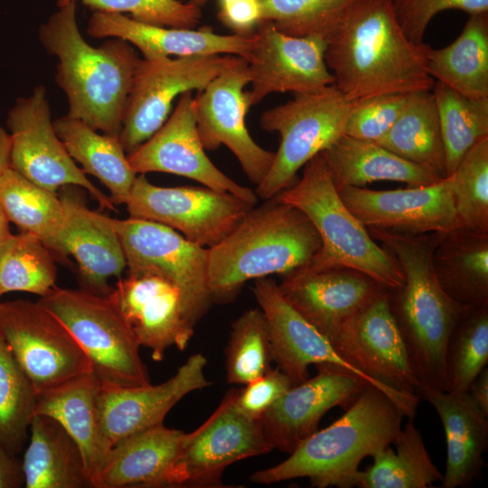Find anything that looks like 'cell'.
<instances>
[{
	"instance_id": "cell-1",
	"label": "cell",
	"mask_w": 488,
	"mask_h": 488,
	"mask_svg": "<svg viewBox=\"0 0 488 488\" xmlns=\"http://www.w3.org/2000/svg\"><path fill=\"white\" fill-rule=\"evenodd\" d=\"M324 59L351 103L383 94L431 90L429 46L405 35L392 0H355L326 36Z\"/></svg>"
},
{
	"instance_id": "cell-2",
	"label": "cell",
	"mask_w": 488,
	"mask_h": 488,
	"mask_svg": "<svg viewBox=\"0 0 488 488\" xmlns=\"http://www.w3.org/2000/svg\"><path fill=\"white\" fill-rule=\"evenodd\" d=\"M368 231L402 270L404 283L389 290V300L420 386L447 391L446 344L455 325L472 306L455 301L439 283L433 257L440 233L409 235L372 228Z\"/></svg>"
},
{
	"instance_id": "cell-3",
	"label": "cell",
	"mask_w": 488,
	"mask_h": 488,
	"mask_svg": "<svg viewBox=\"0 0 488 488\" xmlns=\"http://www.w3.org/2000/svg\"><path fill=\"white\" fill-rule=\"evenodd\" d=\"M40 27L39 41L57 58L55 80L68 100V115L103 134L118 136L134 72L140 58L133 45L110 38L89 44L76 17V2Z\"/></svg>"
},
{
	"instance_id": "cell-4",
	"label": "cell",
	"mask_w": 488,
	"mask_h": 488,
	"mask_svg": "<svg viewBox=\"0 0 488 488\" xmlns=\"http://www.w3.org/2000/svg\"><path fill=\"white\" fill-rule=\"evenodd\" d=\"M404 417L386 393L367 384L342 417L314 432L286 460L249 479L272 484L304 477L317 488L356 486L361 461L393 443Z\"/></svg>"
},
{
	"instance_id": "cell-5",
	"label": "cell",
	"mask_w": 488,
	"mask_h": 488,
	"mask_svg": "<svg viewBox=\"0 0 488 488\" xmlns=\"http://www.w3.org/2000/svg\"><path fill=\"white\" fill-rule=\"evenodd\" d=\"M265 201L208 249V286L213 303H231L246 282L274 274L286 276L309 264L320 250V237L305 214L273 198Z\"/></svg>"
},
{
	"instance_id": "cell-6",
	"label": "cell",
	"mask_w": 488,
	"mask_h": 488,
	"mask_svg": "<svg viewBox=\"0 0 488 488\" xmlns=\"http://www.w3.org/2000/svg\"><path fill=\"white\" fill-rule=\"evenodd\" d=\"M272 198L300 210L315 228L321 249L306 266L348 267L388 290L402 286V270L346 207L321 154L305 164L301 179Z\"/></svg>"
},
{
	"instance_id": "cell-7",
	"label": "cell",
	"mask_w": 488,
	"mask_h": 488,
	"mask_svg": "<svg viewBox=\"0 0 488 488\" xmlns=\"http://www.w3.org/2000/svg\"><path fill=\"white\" fill-rule=\"evenodd\" d=\"M38 303L70 332L101 384L136 387L151 384L138 344L108 296L54 286Z\"/></svg>"
},
{
	"instance_id": "cell-8",
	"label": "cell",
	"mask_w": 488,
	"mask_h": 488,
	"mask_svg": "<svg viewBox=\"0 0 488 488\" xmlns=\"http://www.w3.org/2000/svg\"><path fill=\"white\" fill-rule=\"evenodd\" d=\"M351 104L333 84L264 111L261 127L278 133L280 142L257 196L267 200L289 187L307 162L344 135Z\"/></svg>"
},
{
	"instance_id": "cell-9",
	"label": "cell",
	"mask_w": 488,
	"mask_h": 488,
	"mask_svg": "<svg viewBox=\"0 0 488 488\" xmlns=\"http://www.w3.org/2000/svg\"><path fill=\"white\" fill-rule=\"evenodd\" d=\"M128 274L157 275L181 292L188 324L194 328L212 302L208 286V249L157 222L112 219Z\"/></svg>"
},
{
	"instance_id": "cell-10",
	"label": "cell",
	"mask_w": 488,
	"mask_h": 488,
	"mask_svg": "<svg viewBox=\"0 0 488 488\" xmlns=\"http://www.w3.org/2000/svg\"><path fill=\"white\" fill-rule=\"evenodd\" d=\"M0 336L37 394L91 371L68 328L38 301L1 302Z\"/></svg>"
},
{
	"instance_id": "cell-11",
	"label": "cell",
	"mask_w": 488,
	"mask_h": 488,
	"mask_svg": "<svg viewBox=\"0 0 488 488\" xmlns=\"http://www.w3.org/2000/svg\"><path fill=\"white\" fill-rule=\"evenodd\" d=\"M235 391L229 390L215 411L187 433L163 487H222V474L229 465L273 450L260 420L249 418L235 406Z\"/></svg>"
},
{
	"instance_id": "cell-12",
	"label": "cell",
	"mask_w": 488,
	"mask_h": 488,
	"mask_svg": "<svg viewBox=\"0 0 488 488\" xmlns=\"http://www.w3.org/2000/svg\"><path fill=\"white\" fill-rule=\"evenodd\" d=\"M129 217L152 221L211 249L224 239L254 204L209 187H161L136 175L126 202Z\"/></svg>"
},
{
	"instance_id": "cell-13",
	"label": "cell",
	"mask_w": 488,
	"mask_h": 488,
	"mask_svg": "<svg viewBox=\"0 0 488 488\" xmlns=\"http://www.w3.org/2000/svg\"><path fill=\"white\" fill-rule=\"evenodd\" d=\"M235 55H194L140 59L127 99L118 138L127 154L165 122L183 93L202 91Z\"/></svg>"
},
{
	"instance_id": "cell-14",
	"label": "cell",
	"mask_w": 488,
	"mask_h": 488,
	"mask_svg": "<svg viewBox=\"0 0 488 488\" xmlns=\"http://www.w3.org/2000/svg\"><path fill=\"white\" fill-rule=\"evenodd\" d=\"M252 292L267 324L273 361L293 385L309 378L310 365H334L381 389L398 404L405 417L413 419L420 399L406 397L387 388L343 358L328 338L286 300L274 280L255 279Z\"/></svg>"
},
{
	"instance_id": "cell-15",
	"label": "cell",
	"mask_w": 488,
	"mask_h": 488,
	"mask_svg": "<svg viewBox=\"0 0 488 488\" xmlns=\"http://www.w3.org/2000/svg\"><path fill=\"white\" fill-rule=\"evenodd\" d=\"M10 167L52 192L67 185L86 189L101 209L115 211L110 198L96 187L70 156L57 136L46 89L39 85L20 97L7 117Z\"/></svg>"
},
{
	"instance_id": "cell-16",
	"label": "cell",
	"mask_w": 488,
	"mask_h": 488,
	"mask_svg": "<svg viewBox=\"0 0 488 488\" xmlns=\"http://www.w3.org/2000/svg\"><path fill=\"white\" fill-rule=\"evenodd\" d=\"M249 81L248 61L235 55L194 98V111L204 149L227 146L249 180L258 185L267 174L275 153L258 145L247 128L245 117L249 107L245 87Z\"/></svg>"
},
{
	"instance_id": "cell-17",
	"label": "cell",
	"mask_w": 488,
	"mask_h": 488,
	"mask_svg": "<svg viewBox=\"0 0 488 488\" xmlns=\"http://www.w3.org/2000/svg\"><path fill=\"white\" fill-rule=\"evenodd\" d=\"M326 43L322 35L291 36L260 23L246 60L251 85L245 91L249 107L271 93H313L334 84L324 59Z\"/></svg>"
},
{
	"instance_id": "cell-18",
	"label": "cell",
	"mask_w": 488,
	"mask_h": 488,
	"mask_svg": "<svg viewBox=\"0 0 488 488\" xmlns=\"http://www.w3.org/2000/svg\"><path fill=\"white\" fill-rule=\"evenodd\" d=\"M127 156L136 174L160 172L181 175L257 203L255 192L227 176L206 155L197 129L192 91L183 93L161 127Z\"/></svg>"
},
{
	"instance_id": "cell-19",
	"label": "cell",
	"mask_w": 488,
	"mask_h": 488,
	"mask_svg": "<svg viewBox=\"0 0 488 488\" xmlns=\"http://www.w3.org/2000/svg\"><path fill=\"white\" fill-rule=\"evenodd\" d=\"M338 193L368 229L420 235L447 233L461 228L451 192V178L425 186L375 191L344 187Z\"/></svg>"
},
{
	"instance_id": "cell-20",
	"label": "cell",
	"mask_w": 488,
	"mask_h": 488,
	"mask_svg": "<svg viewBox=\"0 0 488 488\" xmlns=\"http://www.w3.org/2000/svg\"><path fill=\"white\" fill-rule=\"evenodd\" d=\"M332 344L343 358L387 388L418 398L420 383L392 314L389 290L346 324Z\"/></svg>"
},
{
	"instance_id": "cell-21",
	"label": "cell",
	"mask_w": 488,
	"mask_h": 488,
	"mask_svg": "<svg viewBox=\"0 0 488 488\" xmlns=\"http://www.w3.org/2000/svg\"><path fill=\"white\" fill-rule=\"evenodd\" d=\"M278 287L286 300L331 343L346 324L388 290L352 268L310 266L284 276Z\"/></svg>"
},
{
	"instance_id": "cell-22",
	"label": "cell",
	"mask_w": 488,
	"mask_h": 488,
	"mask_svg": "<svg viewBox=\"0 0 488 488\" xmlns=\"http://www.w3.org/2000/svg\"><path fill=\"white\" fill-rule=\"evenodd\" d=\"M316 368L315 376L293 385L262 417V429L273 450L293 453L318 430L327 411L348 407L368 384L334 365Z\"/></svg>"
},
{
	"instance_id": "cell-23",
	"label": "cell",
	"mask_w": 488,
	"mask_h": 488,
	"mask_svg": "<svg viewBox=\"0 0 488 488\" xmlns=\"http://www.w3.org/2000/svg\"><path fill=\"white\" fill-rule=\"evenodd\" d=\"M108 297L155 361H162L172 346L187 348L194 328L186 320L180 290L168 280L152 274H128Z\"/></svg>"
},
{
	"instance_id": "cell-24",
	"label": "cell",
	"mask_w": 488,
	"mask_h": 488,
	"mask_svg": "<svg viewBox=\"0 0 488 488\" xmlns=\"http://www.w3.org/2000/svg\"><path fill=\"white\" fill-rule=\"evenodd\" d=\"M205 356H190L169 380L157 384L117 387L101 384L99 394L100 424L112 446L120 440L164 424L167 413L184 396L211 384L205 377Z\"/></svg>"
},
{
	"instance_id": "cell-25",
	"label": "cell",
	"mask_w": 488,
	"mask_h": 488,
	"mask_svg": "<svg viewBox=\"0 0 488 488\" xmlns=\"http://www.w3.org/2000/svg\"><path fill=\"white\" fill-rule=\"evenodd\" d=\"M87 33L99 39H122L137 48L147 60L212 54L236 55L247 60L255 43V33L224 35L208 26L199 30L157 26L105 12H93Z\"/></svg>"
},
{
	"instance_id": "cell-26",
	"label": "cell",
	"mask_w": 488,
	"mask_h": 488,
	"mask_svg": "<svg viewBox=\"0 0 488 488\" xmlns=\"http://www.w3.org/2000/svg\"><path fill=\"white\" fill-rule=\"evenodd\" d=\"M65 210L57 257L71 255L77 261L84 290L108 296V280L120 277L127 267L112 219L89 210L76 195L61 197Z\"/></svg>"
},
{
	"instance_id": "cell-27",
	"label": "cell",
	"mask_w": 488,
	"mask_h": 488,
	"mask_svg": "<svg viewBox=\"0 0 488 488\" xmlns=\"http://www.w3.org/2000/svg\"><path fill=\"white\" fill-rule=\"evenodd\" d=\"M419 399L436 411L446 442L442 488L470 486L484 467L488 446V419L467 392H452L419 386Z\"/></svg>"
},
{
	"instance_id": "cell-28",
	"label": "cell",
	"mask_w": 488,
	"mask_h": 488,
	"mask_svg": "<svg viewBox=\"0 0 488 488\" xmlns=\"http://www.w3.org/2000/svg\"><path fill=\"white\" fill-rule=\"evenodd\" d=\"M186 435L161 424L120 440L108 452L93 488L163 487Z\"/></svg>"
},
{
	"instance_id": "cell-29",
	"label": "cell",
	"mask_w": 488,
	"mask_h": 488,
	"mask_svg": "<svg viewBox=\"0 0 488 488\" xmlns=\"http://www.w3.org/2000/svg\"><path fill=\"white\" fill-rule=\"evenodd\" d=\"M100 387L101 382L92 371L74 377L39 393L34 412L58 421L75 440L91 484L111 449L100 424Z\"/></svg>"
},
{
	"instance_id": "cell-30",
	"label": "cell",
	"mask_w": 488,
	"mask_h": 488,
	"mask_svg": "<svg viewBox=\"0 0 488 488\" xmlns=\"http://www.w3.org/2000/svg\"><path fill=\"white\" fill-rule=\"evenodd\" d=\"M320 154L337 191L349 186L365 187L378 181L418 187L444 179L433 169L408 161L374 141L346 135Z\"/></svg>"
},
{
	"instance_id": "cell-31",
	"label": "cell",
	"mask_w": 488,
	"mask_h": 488,
	"mask_svg": "<svg viewBox=\"0 0 488 488\" xmlns=\"http://www.w3.org/2000/svg\"><path fill=\"white\" fill-rule=\"evenodd\" d=\"M22 464L26 488L92 487L80 446L49 416L33 415Z\"/></svg>"
},
{
	"instance_id": "cell-32",
	"label": "cell",
	"mask_w": 488,
	"mask_h": 488,
	"mask_svg": "<svg viewBox=\"0 0 488 488\" xmlns=\"http://www.w3.org/2000/svg\"><path fill=\"white\" fill-rule=\"evenodd\" d=\"M433 259L451 298L472 307L488 305V232L458 228L440 234Z\"/></svg>"
},
{
	"instance_id": "cell-33",
	"label": "cell",
	"mask_w": 488,
	"mask_h": 488,
	"mask_svg": "<svg viewBox=\"0 0 488 488\" xmlns=\"http://www.w3.org/2000/svg\"><path fill=\"white\" fill-rule=\"evenodd\" d=\"M53 127L81 170L97 177L108 189L114 204H125L136 174L128 163L118 136L99 133L68 115L54 120Z\"/></svg>"
},
{
	"instance_id": "cell-34",
	"label": "cell",
	"mask_w": 488,
	"mask_h": 488,
	"mask_svg": "<svg viewBox=\"0 0 488 488\" xmlns=\"http://www.w3.org/2000/svg\"><path fill=\"white\" fill-rule=\"evenodd\" d=\"M428 74L470 99L488 98V13L470 14L449 45L428 50Z\"/></svg>"
},
{
	"instance_id": "cell-35",
	"label": "cell",
	"mask_w": 488,
	"mask_h": 488,
	"mask_svg": "<svg viewBox=\"0 0 488 488\" xmlns=\"http://www.w3.org/2000/svg\"><path fill=\"white\" fill-rule=\"evenodd\" d=\"M376 143L446 177L445 148L432 89L409 93L393 126Z\"/></svg>"
},
{
	"instance_id": "cell-36",
	"label": "cell",
	"mask_w": 488,
	"mask_h": 488,
	"mask_svg": "<svg viewBox=\"0 0 488 488\" xmlns=\"http://www.w3.org/2000/svg\"><path fill=\"white\" fill-rule=\"evenodd\" d=\"M374 456L373 463L360 471L356 486L360 488H428L441 482L443 474L432 462L420 431L413 419L401 427L393 443Z\"/></svg>"
},
{
	"instance_id": "cell-37",
	"label": "cell",
	"mask_w": 488,
	"mask_h": 488,
	"mask_svg": "<svg viewBox=\"0 0 488 488\" xmlns=\"http://www.w3.org/2000/svg\"><path fill=\"white\" fill-rule=\"evenodd\" d=\"M0 202L9 222L37 236L57 256L65 210L56 192L8 167L0 174Z\"/></svg>"
},
{
	"instance_id": "cell-38",
	"label": "cell",
	"mask_w": 488,
	"mask_h": 488,
	"mask_svg": "<svg viewBox=\"0 0 488 488\" xmlns=\"http://www.w3.org/2000/svg\"><path fill=\"white\" fill-rule=\"evenodd\" d=\"M446 155V176L451 175L468 150L488 136V98H467L442 82L432 88Z\"/></svg>"
},
{
	"instance_id": "cell-39",
	"label": "cell",
	"mask_w": 488,
	"mask_h": 488,
	"mask_svg": "<svg viewBox=\"0 0 488 488\" xmlns=\"http://www.w3.org/2000/svg\"><path fill=\"white\" fill-rule=\"evenodd\" d=\"M54 257L37 236L11 233L0 243V296L12 291L47 294L56 281Z\"/></svg>"
},
{
	"instance_id": "cell-40",
	"label": "cell",
	"mask_w": 488,
	"mask_h": 488,
	"mask_svg": "<svg viewBox=\"0 0 488 488\" xmlns=\"http://www.w3.org/2000/svg\"><path fill=\"white\" fill-rule=\"evenodd\" d=\"M37 392L0 336V449L18 456L29 439Z\"/></svg>"
},
{
	"instance_id": "cell-41",
	"label": "cell",
	"mask_w": 488,
	"mask_h": 488,
	"mask_svg": "<svg viewBox=\"0 0 488 488\" xmlns=\"http://www.w3.org/2000/svg\"><path fill=\"white\" fill-rule=\"evenodd\" d=\"M488 362V305L469 307L455 325L446 348L447 391L467 389Z\"/></svg>"
},
{
	"instance_id": "cell-42",
	"label": "cell",
	"mask_w": 488,
	"mask_h": 488,
	"mask_svg": "<svg viewBox=\"0 0 488 488\" xmlns=\"http://www.w3.org/2000/svg\"><path fill=\"white\" fill-rule=\"evenodd\" d=\"M225 354L230 384L246 385L272 368L269 333L260 309L247 310L233 322Z\"/></svg>"
},
{
	"instance_id": "cell-43",
	"label": "cell",
	"mask_w": 488,
	"mask_h": 488,
	"mask_svg": "<svg viewBox=\"0 0 488 488\" xmlns=\"http://www.w3.org/2000/svg\"><path fill=\"white\" fill-rule=\"evenodd\" d=\"M449 176L461 228L488 232V136L468 150Z\"/></svg>"
},
{
	"instance_id": "cell-44",
	"label": "cell",
	"mask_w": 488,
	"mask_h": 488,
	"mask_svg": "<svg viewBox=\"0 0 488 488\" xmlns=\"http://www.w3.org/2000/svg\"><path fill=\"white\" fill-rule=\"evenodd\" d=\"M355 0H259L260 23L291 36L326 38Z\"/></svg>"
},
{
	"instance_id": "cell-45",
	"label": "cell",
	"mask_w": 488,
	"mask_h": 488,
	"mask_svg": "<svg viewBox=\"0 0 488 488\" xmlns=\"http://www.w3.org/2000/svg\"><path fill=\"white\" fill-rule=\"evenodd\" d=\"M78 0H58V6ZM94 12L127 13L131 18L152 25L193 29L202 17L201 8L178 0H80Z\"/></svg>"
},
{
	"instance_id": "cell-46",
	"label": "cell",
	"mask_w": 488,
	"mask_h": 488,
	"mask_svg": "<svg viewBox=\"0 0 488 488\" xmlns=\"http://www.w3.org/2000/svg\"><path fill=\"white\" fill-rule=\"evenodd\" d=\"M408 94L377 95L352 102L344 135L378 141L389 130L400 115Z\"/></svg>"
},
{
	"instance_id": "cell-47",
	"label": "cell",
	"mask_w": 488,
	"mask_h": 488,
	"mask_svg": "<svg viewBox=\"0 0 488 488\" xmlns=\"http://www.w3.org/2000/svg\"><path fill=\"white\" fill-rule=\"evenodd\" d=\"M395 16L405 35L423 42L427 27L439 12L458 9L469 14L488 13V0H392Z\"/></svg>"
},
{
	"instance_id": "cell-48",
	"label": "cell",
	"mask_w": 488,
	"mask_h": 488,
	"mask_svg": "<svg viewBox=\"0 0 488 488\" xmlns=\"http://www.w3.org/2000/svg\"><path fill=\"white\" fill-rule=\"evenodd\" d=\"M244 386L241 389H236L234 404L244 415L261 420L265 413L293 383L287 375L276 367Z\"/></svg>"
},
{
	"instance_id": "cell-49",
	"label": "cell",
	"mask_w": 488,
	"mask_h": 488,
	"mask_svg": "<svg viewBox=\"0 0 488 488\" xmlns=\"http://www.w3.org/2000/svg\"><path fill=\"white\" fill-rule=\"evenodd\" d=\"M219 20L233 33H255L261 19L259 0H219Z\"/></svg>"
},
{
	"instance_id": "cell-50",
	"label": "cell",
	"mask_w": 488,
	"mask_h": 488,
	"mask_svg": "<svg viewBox=\"0 0 488 488\" xmlns=\"http://www.w3.org/2000/svg\"><path fill=\"white\" fill-rule=\"evenodd\" d=\"M23 484L22 460L0 449V488H19Z\"/></svg>"
},
{
	"instance_id": "cell-51",
	"label": "cell",
	"mask_w": 488,
	"mask_h": 488,
	"mask_svg": "<svg viewBox=\"0 0 488 488\" xmlns=\"http://www.w3.org/2000/svg\"><path fill=\"white\" fill-rule=\"evenodd\" d=\"M467 393L482 410L488 417V369L485 367L471 383Z\"/></svg>"
},
{
	"instance_id": "cell-52",
	"label": "cell",
	"mask_w": 488,
	"mask_h": 488,
	"mask_svg": "<svg viewBox=\"0 0 488 488\" xmlns=\"http://www.w3.org/2000/svg\"><path fill=\"white\" fill-rule=\"evenodd\" d=\"M10 167V136L0 126V174Z\"/></svg>"
},
{
	"instance_id": "cell-53",
	"label": "cell",
	"mask_w": 488,
	"mask_h": 488,
	"mask_svg": "<svg viewBox=\"0 0 488 488\" xmlns=\"http://www.w3.org/2000/svg\"><path fill=\"white\" fill-rule=\"evenodd\" d=\"M11 234L9 221L0 202V243Z\"/></svg>"
},
{
	"instance_id": "cell-54",
	"label": "cell",
	"mask_w": 488,
	"mask_h": 488,
	"mask_svg": "<svg viewBox=\"0 0 488 488\" xmlns=\"http://www.w3.org/2000/svg\"><path fill=\"white\" fill-rule=\"evenodd\" d=\"M207 1L208 0H189V3L193 4L201 8Z\"/></svg>"
}]
</instances>
